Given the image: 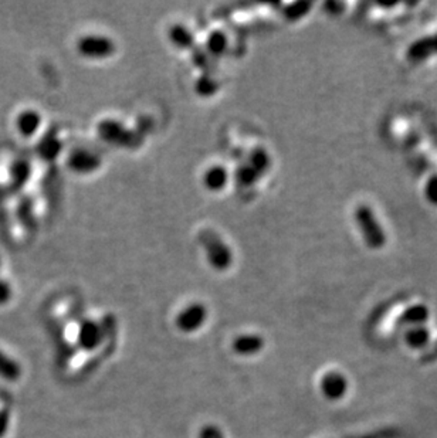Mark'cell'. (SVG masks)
Here are the masks:
<instances>
[{
	"instance_id": "1",
	"label": "cell",
	"mask_w": 437,
	"mask_h": 438,
	"mask_svg": "<svg viewBox=\"0 0 437 438\" xmlns=\"http://www.w3.org/2000/svg\"><path fill=\"white\" fill-rule=\"evenodd\" d=\"M355 220L368 247L382 248L387 244V234L369 206H359L356 209Z\"/></svg>"
},
{
	"instance_id": "2",
	"label": "cell",
	"mask_w": 437,
	"mask_h": 438,
	"mask_svg": "<svg viewBox=\"0 0 437 438\" xmlns=\"http://www.w3.org/2000/svg\"><path fill=\"white\" fill-rule=\"evenodd\" d=\"M76 50L87 60H105L116 52V43L101 34H87L77 40Z\"/></svg>"
},
{
	"instance_id": "3",
	"label": "cell",
	"mask_w": 437,
	"mask_h": 438,
	"mask_svg": "<svg viewBox=\"0 0 437 438\" xmlns=\"http://www.w3.org/2000/svg\"><path fill=\"white\" fill-rule=\"evenodd\" d=\"M66 163L70 172L84 176L94 174L101 167V157L90 149L76 148L69 153Z\"/></svg>"
},
{
	"instance_id": "4",
	"label": "cell",
	"mask_w": 437,
	"mask_h": 438,
	"mask_svg": "<svg viewBox=\"0 0 437 438\" xmlns=\"http://www.w3.org/2000/svg\"><path fill=\"white\" fill-rule=\"evenodd\" d=\"M202 241L206 248L207 261L211 267H214L216 269H226L230 267L233 260L232 251L221 239L211 233H207L204 234Z\"/></svg>"
},
{
	"instance_id": "5",
	"label": "cell",
	"mask_w": 437,
	"mask_h": 438,
	"mask_svg": "<svg viewBox=\"0 0 437 438\" xmlns=\"http://www.w3.org/2000/svg\"><path fill=\"white\" fill-rule=\"evenodd\" d=\"M43 115L36 108H23L15 117V129L23 139H33L40 135Z\"/></svg>"
},
{
	"instance_id": "6",
	"label": "cell",
	"mask_w": 437,
	"mask_h": 438,
	"mask_svg": "<svg viewBox=\"0 0 437 438\" xmlns=\"http://www.w3.org/2000/svg\"><path fill=\"white\" fill-rule=\"evenodd\" d=\"M98 135L102 141L113 143V145H121L127 146L131 143L132 132L127 129L121 122L114 120H105L98 125Z\"/></svg>"
},
{
	"instance_id": "7",
	"label": "cell",
	"mask_w": 437,
	"mask_h": 438,
	"mask_svg": "<svg viewBox=\"0 0 437 438\" xmlns=\"http://www.w3.org/2000/svg\"><path fill=\"white\" fill-rule=\"evenodd\" d=\"M431 56H437V33L416 40L406 51V59L413 64L423 63Z\"/></svg>"
},
{
	"instance_id": "8",
	"label": "cell",
	"mask_w": 437,
	"mask_h": 438,
	"mask_svg": "<svg viewBox=\"0 0 437 438\" xmlns=\"http://www.w3.org/2000/svg\"><path fill=\"white\" fill-rule=\"evenodd\" d=\"M101 327L94 320H84L77 332V342L85 351H92L101 344Z\"/></svg>"
},
{
	"instance_id": "9",
	"label": "cell",
	"mask_w": 437,
	"mask_h": 438,
	"mask_svg": "<svg viewBox=\"0 0 437 438\" xmlns=\"http://www.w3.org/2000/svg\"><path fill=\"white\" fill-rule=\"evenodd\" d=\"M206 319V309L200 304H193L183 309L178 316V325L182 331L190 332L196 331L197 327L204 322Z\"/></svg>"
},
{
	"instance_id": "10",
	"label": "cell",
	"mask_w": 437,
	"mask_h": 438,
	"mask_svg": "<svg viewBox=\"0 0 437 438\" xmlns=\"http://www.w3.org/2000/svg\"><path fill=\"white\" fill-rule=\"evenodd\" d=\"M203 186L210 192H221L229 183V172L222 165L210 167L203 174Z\"/></svg>"
},
{
	"instance_id": "11",
	"label": "cell",
	"mask_w": 437,
	"mask_h": 438,
	"mask_svg": "<svg viewBox=\"0 0 437 438\" xmlns=\"http://www.w3.org/2000/svg\"><path fill=\"white\" fill-rule=\"evenodd\" d=\"M22 374L23 369L20 363L0 349V379L9 383H16L22 379Z\"/></svg>"
},
{
	"instance_id": "12",
	"label": "cell",
	"mask_w": 437,
	"mask_h": 438,
	"mask_svg": "<svg viewBox=\"0 0 437 438\" xmlns=\"http://www.w3.org/2000/svg\"><path fill=\"white\" fill-rule=\"evenodd\" d=\"M63 150V142L59 136L46 135L39 141L37 152L46 160H54Z\"/></svg>"
},
{
	"instance_id": "13",
	"label": "cell",
	"mask_w": 437,
	"mask_h": 438,
	"mask_svg": "<svg viewBox=\"0 0 437 438\" xmlns=\"http://www.w3.org/2000/svg\"><path fill=\"white\" fill-rule=\"evenodd\" d=\"M324 392L330 399H340L347 392V380L340 373H331L324 380Z\"/></svg>"
},
{
	"instance_id": "14",
	"label": "cell",
	"mask_w": 437,
	"mask_h": 438,
	"mask_svg": "<svg viewBox=\"0 0 437 438\" xmlns=\"http://www.w3.org/2000/svg\"><path fill=\"white\" fill-rule=\"evenodd\" d=\"M429 319V309L424 305H413L408 308L399 318L401 325H409V326H423L426 320Z\"/></svg>"
},
{
	"instance_id": "15",
	"label": "cell",
	"mask_w": 437,
	"mask_h": 438,
	"mask_svg": "<svg viewBox=\"0 0 437 438\" xmlns=\"http://www.w3.org/2000/svg\"><path fill=\"white\" fill-rule=\"evenodd\" d=\"M32 175H33L32 162L26 159H18L13 162V165L11 168V178L15 185H19V186L26 185L30 181Z\"/></svg>"
},
{
	"instance_id": "16",
	"label": "cell",
	"mask_w": 437,
	"mask_h": 438,
	"mask_svg": "<svg viewBox=\"0 0 437 438\" xmlns=\"http://www.w3.org/2000/svg\"><path fill=\"white\" fill-rule=\"evenodd\" d=\"M169 40L175 47L182 48V50L190 48L195 43V37L192 31L182 24H176L169 29Z\"/></svg>"
},
{
	"instance_id": "17",
	"label": "cell",
	"mask_w": 437,
	"mask_h": 438,
	"mask_svg": "<svg viewBox=\"0 0 437 438\" xmlns=\"http://www.w3.org/2000/svg\"><path fill=\"white\" fill-rule=\"evenodd\" d=\"M430 334L424 326H413L405 335L406 344L413 349H422L429 344Z\"/></svg>"
},
{
	"instance_id": "18",
	"label": "cell",
	"mask_w": 437,
	"mask_h": 438,
	"mask_svg": "<svg viewBox=\"0 0 437 438\" xmlns=\"http://www.w3.org/2000/svg\"><path fill=\"white\" fill-rule=\"evenodd\" d=\"M228 47H229V40L223 31H213L206 41V48L209 54L216 57L222 56V54L228 50Z\"/></svg>"
},
{
	"instance_id": "19",
	"label": "cell",
	"mask_w": 437,
	"mask_h": 438,
	"mask_svg": "<svg viewBox=\"0 0 437 438\" xmlns=\"http://www.w3.org/2000/svg\"><path fill=\"white\" fill-rule=\"evenodd\" d=\"M249 165L261 176L263 174L267 172V169L271 165V159L270 155L267 153V150L264 149H254L250 155V163Z\"/></svg>"
},
{
	"instance_id": "20",
	"label": "cell",
	"mask_w": 437,
	"mask_h": 438,
	"mask_svg": "<svg viewBox=\"0 0 437 438\" xmlns=\"http://www.w3.org/2000/svg\"><path fill=\"white\" fill-rule=\"evenodd\" d=\"M195 90H196V92L199 95L206 98V97H211V95H214L217 92L218 84H217V81L213 77L206 74V76H202V77L197 78V81L195 84Z\"/></svg>"
},
{
	"instance_id": "21",
	"label": "cell",
	"mask_w": 437,
	"mask_h": 438,
	"mask_svg": "<svg viewBox=\"0 0 437 438\" xmlns=\"http://www.w3.org/2000/svg\"><path fill=\"white\" fill-rule=\"evenodd\" d=\"M258 178H260V175L250 165H244L237 171V181L242 186L250 188V186L257 183Z\"/></svg>"
},
{
	"instance_id": "22",
	"label": "cell",
	"mask_w": 437,
	"mask_h": 438,
	"mask_svg": "<svg viewBox=\"0 0 437 438\" xmlns=\"http://www.w3.org/2000/svg\"><path fill=\"white\" fill-rule=\"evenodd\" d=\"M261 346V341L257 337H243L240 339H237L236 342V348L239 352H254Z\"/></svg>"
},
{
	"instance_id": "23",
	"label": "cell",
	"mask_w": 437,
	"mask_h": 438,
	"mask_svg": "<svg viewBox=\"0 0 437 438\" xmlns=\"http://www.w3.org/2000/svg\"><path fill=\"white\" fill-rule=\"evenodd\" d=\"M13 299V287L9 280L0 276V306L8 305Z\"/></svg>"
},
{
	"instance_id": "24",
	"label": "cell",
	"mask_w": 437,
	"mask_h": 438,
	"mask_svg": "<svg viewBox=\"0 0 437 438\" xmlns=\"http://www.w3.org/2000/svg\"><path fill=\"white\" fill-rule=\"evenodd\" d=\"M424 196H426V199H427L431 204L437 206V175L431 176V178L427 181V183H426V186H424Z\"/></svg>"
},
{
	"instance_id": "25",
	"label": "cell",
	"mask_w": 437,
	"mask_h": 438,
	"mask_svg": "<svg viewBox=\"0 0 437 438\" xmlns=\"http://www.w3.org/2000/svg\"><path fill=\"white\" fill-rule=\"evenodd\" d=\"M11 427V411L6 407L0 409V438H5Z\"/></svg>"
},
{
	"instance_id": "26",
	"label": "cell",
	"mask_w": 437,
	"mask_h": 438,
	"mask_svg": "<svg viewBox=\"0 0 437 438\" xmlns=\"http://www.w3.org/2000/svg\"><path fill=\"white\" fill-rule=\"evenodd\" d=\"M291 8H294V13H290L289 15V17L290 19H300V17H303L307 12H308V9L311 8V5L310 3H296V5H293Z\"/></svg>"
},
{
	"instance_id": "27",
	"label": "cell",
	"mask_w": 437,
	"mask_h": 438,
	"mask_svg": "<svg viewBox=\"0 0 437 438\" xmlns=\"http://www.w3.org/2000/svg\"><path fill=\"white\" fill-rule=\"evenodd\" d=\"M434 360H437V342H436L427 352H424V353L422 355V358H420V362H422L423 365L433 363Z\"/></svg>"
},
{
	"instance_id": "28",
	"label": "cell",
	"mask_w": 437,
	"mask_h": 438,
	"mask_svg": "<svg viewBox=\"0 0 437 438\" xmlns=\"http://www.w3.org/2000/svg\"><path fill=\"white\" fill-rule=\"evenodd\" d=\"M2 269H4V255L0 254V272H2Z\"/></svg>"
}]
</instances>
